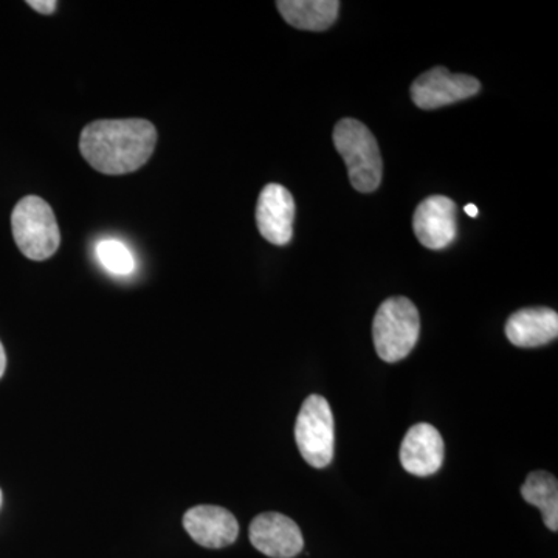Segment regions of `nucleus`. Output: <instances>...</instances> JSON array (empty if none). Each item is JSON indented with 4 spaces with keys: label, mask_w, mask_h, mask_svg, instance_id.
<instances>
[{
    "label": "nucleus",
    "mask_w": 558,
    "mask_h": 558,
    "mask_svg": "<svg viewBox=\"0 0 558 558\" xmlns=\"http://www.w3.org/2000/svg\"><path fill=\"white\" fill-rule=\"evenodd\" d=\"M156 143V126L148 120H98L81 132L80 150L95 171L123 175L145 167Z\"/></svg>",
    "instance_id": "nucleus-1"
},
{
    "label": "nucleus",
    "mask_w": 558,
    "mask_h": 558,
    "mask_svg": "<svg viewBox=\"0 0 558 558\" xmlns=\"http://www.w3.org/2000/svg\"><path fill=\"white\" fill-rule=\"evenodd\" d=\"M333 145L347 163L352 189L359 193L379 189L384 172L379 145L362 121L340 120L333 130Z\"/></svg>",
    "instance_id": "nucleus-2"
},
{
    "label": "nucleus",
    "mask_w": 558,
    "mask_h": 558,
    "mask_svg": "<svg viewBox=\"0 0 558 558\" xmlns=\"http://www.w3.org/2000/svg\"><path fill=\"white\" fill-rule=\"evenodd\" d=\"M421 319L416 306L405 296H392L380 304L373 323L374 347L388 363L409 357L416 347Z\"/></svg>",
    "instance_id": "nucleus-3"
},
{
    "label": "nucleus",
    "mask_w": 558,
    "mask_h": 558,
    "mask_svg": "<svg viewBox=\"0 0 558 558\" xmlns=\"http://www.w3.org/2000/svg\"><path fill=\"white\" fill-rule=\"evenodd\" d=\"M11 229L17 247L28 259H49L60 248L61 231L53 209L38 196L17 202L11 215Z\"/></svg>",
    "instance_id": "nucleus-4"
},
{
    "label": "nucleus",
    "mask_w": 558,
    "mask_h": 558,
    "mask_svg": "<svg viewBox=\"0 0 558 558\" xmlns=\"http://www.w3.org/2000/svg\"><path fill=\"white\" fill-rule=\"evenodd\" d=\"M301 457L315 469L328 468L333 458V416L328 400L312 395L304 400L295 424Z\"/></svg>",
    "instance_id": "nucleus-5"
},
{
    "label": "nucleus",
    "mask_w": 558,
    "mask_h": 558,
    "mask_svg": "<svg viewBox=\"0 0 558 558\" xmlns=\"http://www.w3.org/2000/svg\"><path fill=\"white\" fill-rule=\"evenodd\" d=\"M481 90L478 80L469 75H454L446 68L422 73L411 86V100L418 109L433 110L475 97Z\"/></svg>",
    "instance_id": "nucleus-6"
},
{
    "label": "nucleus",
    "mask_w": 558,
    "mask_h": 558,
    "mask_svg": "<svg viewBox=\"0 0 558 558\" xmlns=\"http://www.w3.org/2000/svg\"><path fill=\"white\" fill-rule=\"evenodd\" d=\"M250 542L270 558H293L304 548L299 524L282 513H260L250 524Z\"/></svg>",
    "instance_id": "nucleus-7"
},
{
    "label": "nucleus",
    "mask_w": 558,
    "mask_h": 558,
    "mask_svg": "<svg viewBox=\"0 0 558 558\" xmlns=\"http://www.w3.org/2000/svg\"><path fill=\"white\" fill-rule=\"evenodd\" d=\"M413 230L424 247H449L457 240V204L447 196L427 197L414 211Z\"/></svg>",
    "instance_id": "nucleus-8"
},
{
    "label": "nucleus",
    "mask_w": 558,
    "mask_h": 558,
    "mask_svg": "<svg viewBox=\"0 0 558 558\" xmlns=\"http://www.w3.org/2000/svg\"><path fill=\"white\" fill-rule=\"evenodd\" d=\"M295 201L279 183H269L260 191L256 207V223L260 236L274 245H288L293 236Z\"/></svg>",
    "instance_id": "nucleus-9"
},
{
    "label": "nucleus",
    "mask_w": 558,
    "mask_h": 558,
    "mask_svg": "<svg viewBox=\"0 0 558 558\" xmlns=\"http://www.w3.org/2000/svg\"><path fill=\"white\" fill-rule=\"evenodd\" d=\"M183 527L197 545L222 549L233 545L240 535V523L230 510L219 506H196L183 515Z\"/></svg>",
    "instance_id": "nucleus-10"
},
{
    "label": "nucleus",
    "mask_w": 558,
    "mask_h": 558,
    "mask_svg": "<svg viewBox=\"0 0 558 558\" xmlns=\"http://www.w3.org/2000/svg\"><path fill=\"white\" fill-rule=\"evenodd\" d=\"M444 462V440L438 429L429 424H417L409 429L400 447V464L418 478L435 475Z\"/></svg>",
    "instance_id": "nucleus-11"
},
{
    "label": "nucleus",
    "mask_w": 558,
    "mask_h": 558,
    "mask_svg": "<svg viewBox=\"0 0 558 558\" xmlns=\"http://www.w3.org/2000/svg\"><path fill=\"white\" fill-rule=\"evenodd\" d=\"M558 314L549 307H527L510 315L506 337L513 347L538 348L556 340Z\"/></svg>",
    "instance_id": "nucleus-12"
},
{
    "label": "nucleus",
    "mask_w": 558,
    "mask_h": 558,
    "mask_svg": "<svg viewBox=\"0 0 558 558\" xmlns=\"http://www.w3.org/2000/svg\"><path fill=\"white\" fill-rule=\"evenodd\" d=\"M278 11L284 21L300 31L323 32L336 24L340 2L337 0H279Z\"/></svg>",
    "instance_id": "nucleus-13"
},
{
    "label": "nucleus",
    "mask_w": 558,
    "mask_h": 558,
    "mask_svg": "<svg viewBox=\"0 0 558 558\" xmlns=\"http://www.w3.org/2000/svg\"><path fill=\"white\" fill-rule=\"evenodd\" d=\"M521 495L527 505L542 510L543 521L549 531H558V483L548 472H532L521 487Z\"/></svg>",
    "instance_id": "nucleus-14"
},
{
    "label": "nucleus",
    "mask_w": 558,
    "mask_h": 558,
    "mask_svg": "<svg viewBox=\"0 0 558 558\" xmlns=\"http://www.w3.org/2000/svg\"><path fill=\"white\" fill-rule=\"evenodd\" d=\"M97 256L110 274L130 275L134 270V256L123 242L116 240L101 241L97 245Z\"/></svg>",
    "instance_id": "nucleus-15"
},
{
    "label": "nucleus",
    "mask_w": 558,
    "mask_h": 558,
    "mask_svg": "<svg viewBox=\"0 0 558 558\" xmlns=\"http://www.w3.org/2000/svg\"><path fill=\"white\" fill-rule=\"evenodd\" d=\"M27 5L38 13L49 16L57 11L58 2L57 0H28Z\"/></svg>",
    "instance_id": "nucleus-16"
},
{
    "label": "nucleus",
    "mask_w": 558,
    "mask_h": 558,
    "mask_svg": "<svg viewBox=\"0 0 558 558\" xmlns=\"http://www.w3.org/2000/svg\"><path fill=\"white\" fill-rule=\"evenodd\" d=\"M5 368H7L5 349H3V344L0 343V379H2L3 374H5Z\"/></svg>",
    "instance_id": "nucleus-17"
},
{
    "label": "nucleus",
    "mask_w": 558,
    "mask_h": 558,
    "mask_svg": "<svg viewBox=\"0 0 558 558\" xmlns=\"http://www.w3.org/2000/svg\"><path fill=\"white\" fill-rule=\"evenodd\" d=\"M464 211L468 213L470 218H476V216H478L480 213L478 207H476V205L473 204L465 205Z\"/></svg>",
    "instance_id": "nucleus-18"
},
{
    "label": "nucleus",
    "mask_w": 558,
    "mask_h": 558,
    "mask_svg": "<svg viewBox=\"0 0 558 558\" xmlns=\"http://www.w3.org/2000/svg\"><path fill=\"white\" fill-rule=\"evenodd\" d=\"M0 506H2V490H0Z\"/></svg>",
    "instance_id": "nucleus-19"
}]
</instances>
